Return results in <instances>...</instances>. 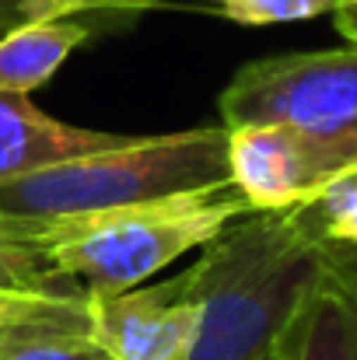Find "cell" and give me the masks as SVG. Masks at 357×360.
Instances as JSON below:
<instances>
[{
  "label": "cell",
  "instance_id": "cell-1",
  "mask_svg": "<svg viewBox=\"0 0 357 360\" xmlns=\"http://www.w3.org/2000/svg\"><path fill=\"white\" fill-rule=\"evenodd\" d=\"M337 252L305 207L249 210L232 221L189 266L203 322L186 360H277L287 322L333 269Z\"/></svg>",
  "mask_w": 357,
  "mask_h": 360
},
{
  "label": "cell",
  "instance_id": "cell-2",
  "mask_svg": "<svg viewBox=\"0 0 357 360\" xmlns=\"http://www.w3.org/2000/svg\"><path fill=\"white\" fill-rule=\"evenodd\" d=\"M242 214H249V203L225 182L95 214L7 221L39 248L60 280L88 297H109L140 287L179 255L203 248Z\"/></svg>",
  "mask_w": 357,
  "mask_h": 360
},
{
  "label": "cell",
  "instance_id": "cell-3",
  "mask_svg": "<svg viewBox=\"0 0 357 360\" xmlns=\"http://www.w3.org/2000/svg\"><path fill=\"white\" fill-rule=\"evenodd\" d=\"M228 182V129L196 126L74 154L0 186V217L49 221Z\"/></svg>",
  "mask_w": 357,
  "mask_h": 360
},
{
  "label": "cell",
  "instance_id": "cell-4",
  "mask_svg": "<svg viewBox=\"0 0 357 360\" xmlns=\"http://www.w3.org/2000/svg\"><path fill=\"white\" fill-rule=\"evenodd\" d=\"M221 126H284L322 147L340 179L357 172V42L238 67L218 95Z\"/></svg>",
  "mask_w": 357,
  "mask_h": 360
},
{
  "label": "cell",
  "instance_id": "cell-5",
  "mask_svg": "<svg viewBox=\"0 0 357 360\" xmlns=\"http://www.w3.org/2000/svg\"><path fill=\"white\" fill-rule=\"evenodd\" d=\"M200 322L203 297L189 269L154 287L88 297V336L109 360H186Z\"/></svg>",
  "mask_w": 357,
  "mask_h": 360
},
{
  "label": "cell",
  "instance_id": "cell-6",
  "mask_svg": "<svg viewBox=\"0 0 357 360\" xmlns=\"http://www.w3.org/2000/svg\"><path fill=\"white\" fill-rule=\"evenodd\" d=\"M337 179L333 158L284 126L228 129V182L249 210L301 207Z\"/></svg>",
  "mask_w": 357,
  "mask_h": 360
},
{
  "label": "cell",
  "instance_id": "cell-7",
  "mask_svg": "<svg viewBox=\"0 0 357 360\" xmlns=\"http://www.w3.org/2000/svg\"><path fill=\"white\" fill-rule=\"evenodd\" d=\"M277 360H357V269L344 252L287 322Z\"/></svg>",
  "mask_w": 357,
  "mask_h": 360
},
{
  "label": "cell",
  "instance_id": "cell-8",
  "mask_svg": "<svg viewBox=\"0 0 357 360\" xmlns=\"http://www.w3.org/2000/svg\"><path fill=\"white\" fill-rule=\"evenodd\" d=\"M123 136L126 133H106L53 120L42 109H35L28 95L0 91V186L53 161L119 143Z\"/></svg>",
  "mask_w": 357,
  "mask_h": 360
},
{
  "label": "cell",
  "instance_id": "cell-9",
  "mask_svg": "<svg viewBox=\"0 0 357 360\" xmlns=\"http://www.w3.org/2000/svg\"><path fill=\"white\" fill-rule=\"evenodd\" d=\"M88 35L92 28L81 18H42L7 28L0 35V91L28 95L42 88Z\"/></svg>",
  "mask_w": 357,
  "mask_h": 360
},
{
  "label": "cell",
  "instance_id": "cell-10",
  "mask_svg": "<svg viewBox=\"0 0 357 360\" xmlns=\"http://www.w3.org/2000/svg\"><path fill=\"white\" fill-rule=\"evenodd\" d=\"M74 333H88L84 294L0 290V350L35 336H74Z\"/></svg>",
  "mask_w": 357,
  "mask_h": 360
},
{
  "label": "cell",
  "instance_id": "cell-11",
  "mask_svg": "<svg viewBox=\"0 0 357 360\" xmlns=\"http://www.w3.org/2000/svg\"><path fill=\"white\" fill-rule=\"evenodd\" d=\"M0 290H39V294H84L60 280L39 248L7 217H0Z\"/></svg>",
  "mask_w": 357,
  "mask_h": 360
},
{
  "label": "cell",
  "instance_id": "cell-12",
  "mask_svg": "<svg viewBox=\"0 0 357 360\" xmlns=\"http://www.w3.org/2000/svg\"><path fill=\"white\" fill-rule=\"evenodd\" d=\"M301 207L322 238L333 241L337 248L357 252V172L330 182L315 200H308Z\"/></svg>",
  "mask_w": 357,
  "mask_h": 360
},
{
  "label": "cell",
  "instance_id": "cell-13",
  "mask_svg": "<svg viewBox=\"0 0 357 360\" xmlns=\"http://www.w3.org/2000/svg\"><path fill=\"white\" fill-rule=\"evenodd\" d=\"M203 11L235 21V25H291V21H308L319 14H333L337 0H193Z\"/></svg>",
  "mask_w": 357,
  "mask_h": 360
},
{
  "label": "cell",
  "instance_id": "cell-14",
  "mask_svg": "<svg viewBox=\"0 0 357 360\" xmlns=\"http://www.w3.org/2000/svg\"><path fill=\"white\" fill-rule=\"evenodd\" d=\"M140 0H0V32L42 21V18H81V14H137Z\"/></svg>",
  "mask_w": 357,
  "mask_h": 360
},
{
  "label": "cell",
  "instance_id": "cell-15",
  "mask_svg": "<svg viewBox=\"0 0 357 360\" xmlns=\"http://www.w3.org/2000/svg\"><path fill=\"white\" fill-rule=\"evenodd\" d=\"M0 360H109V354L88 336H35L0 350Z\"/></svg>",
  "mask_w": 357,
  "mask_h": 360
},
{
  "label": "cell",
  "instance_id": "cell-16",
  "mask_svg": "<svg viewBox=\"0 0 357 360\" xmlns=\"http://www.w3.org/2000/svg\"><path fill=\"white\" fill-rule=\"evenodd\" d=\"M333 18H337V28L347 42H357V0L351 4H337L333 7Z\"/></svg>",
  "mask_w": 357,
  "mask_h": 360
},
{
  "label": "cell",
  "instance_id": "cell-17",
  "mask_svg": "<svg viewBox=\"0 0 357 360\" xmlns=\"http://www.w3.org/2000/svg\"><path fill=\"white\" fill-rule=\"evenodd\" d=\"M161 4H179V0H140V11H147V7H161ZM193 4V0H189ZM337 4H351V0H337Z\"/></svg>",
  "mask_w": 357,
  "mask_h": 360
}]
</instances>
